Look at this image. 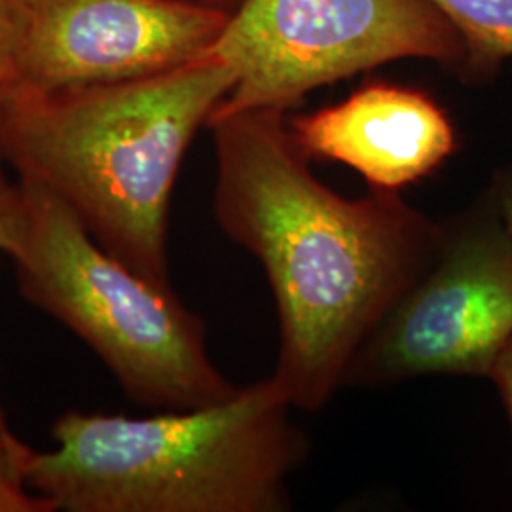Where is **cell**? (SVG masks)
Instances as JSON below:
<instances>
[{
    "instance_id": "6da1fadb",
    "label": "cell",
    "mask_w": 512,
    "mask_h": 512,
    "mask_svg": "<svg viewBox=\"0 0 512 512\" xmlns=\"http://www.w3.org/2000/svg\"><path fill=\"white\" fill-rule=\"evenodd\" d=\"M215 219L264 268L279 348L270 374L294 410L315 414L344 387L355 353L437 249L440 220L401 192L344 198L321 183L281 110L209 120Z\"/></svg>"
},
{
    "instance_id": "277c9868",
    "label": "cell",
    "mask_w": 512,
    "mask_h": 512,
    "mask_svg": "<svg viewBox=\"0 0 512 512\" xmlns=\"http://www.w3.org/2000/svg\"><path fill=\"white\" fill-rule=\"evenodd\" d=\"M19 188L23 211L8 255L21 293L80 336L131 401L190 410L238 391L209 359L202 317L171 285L110 255L48 190Z\"/></svg>"
},
{
    "instance_id": "ba28073f",
    "label": "cell",
    "mask_w": 512,
    "mask_h": 512,
    "mask_svg": "<svg viewBox=\"0 0 512 512\" xmlns=\"http://www.w3.org/2000/svg\"><path fill=\"white\" fill-rule=\"evenodd\" d=\"M287 124L310 160L348 165L370 188L387 192L427 179L458 147L452 120L431 95L389 82L363 84L344 101Z\"/></svg>"
},
{
    "instance_id": "9a60e30c",
    "label": "cell",
    "mask_w": 512,
    "mask_h": 512,
    "mask_svg": "<svg viewBox=\"0 0 512 512\" xmlns=\"http://www.w3.org/2000/svg\"><path fill=\"white\" fill-rule=\"evenodd\" d=\"M52 503H25L0 495V512H54Z\"/></svg>"
},
{
    "instance_id": "5bb4252c",
    "label": "cell",
    "mask_w": 512,
    "mask_h": 512,
    "mask_svg": "<svg viewBox=\"0 0 512 512\" xmlns=\"http://www.w3.org/2000/svg\"><path fill=\"white\" fill-rule=\"evenodd\" d=\"M486 190L492 196L501 217L512 232V167H505V169L497 171Z\"/></svg>"
},
{
    "instance_id": "4fadbf2b",
    "label": "cell",
    "mask_w": 512,
    "mask_h": 512,
    "mask_svg": "<svg viewBox=\"0 0 512 512\" xmlns=\"http://www.w3.org/2000/svg\"><path fill=\"white\" fill-rule=\"evenodd\" d=\"M490 380L494 382L501 404L505 406L512 425V340L495 361L494 368L490 372Z\"/></svg>"
},
{
    "instance_id": "7c38bea8",
    "label": "cell",
    "mask_w": 512,
    "mask_h": 512,
    "mask_svg": "<svg viewBox=\"0 0 512 512\" xmlns=\"http://www.w3.org/2000/svg\"><path fill=\"white\" fill-rule=\"evenodd\" d=\"M23 200L18 184H10L0 177V251L8 253L12 247L21 222ZM2 414V410H0Z\"/></svg>"
},
{
    "instance_id": "9c48e42d",
    "label": "cell",
    "mask_w": 512,
    "mask_h": 512,
    "mask_svg": "<svg viewBox=\"0 0 512 512\" xmlns=\"http://www.w3.org/2000/svg\"><path fill=\"white\" fill-rule=\"evenodd\" d=\"M465 44V73L488 74L512 57V0H429Z\"/></svg>"
},
{
    "instance_id": "e0dca14e",
    "label": "cell",
    "mask_w": 512,
    "mask_h": 512,
    "mask_svg": "<svg viewBox=\"0 0 512 512\" xmlns=\"http://www.w3.org/2000/svg\"><path fill=\"white\" fill-rule=\"evenodd\" d=\"M0 177H2V175H0Z\"/></svg>"
},
{
    "instance_id": "5b68a950",
    "label": "cell",
    "mask_w": 512,
    "mask_h": 512,
    "mask_svg": "<svg viewBox=\"0 0 512 512\" xmlns=\"http://www.w3.org/2000/svg\"><path fill=\"white\" fill-rule=\"evenodd\" d=\"M211 54L236 74L211 118L287 112L317 88L399 59L465 67L463 40L429 0H243Z\"/></svg>"
},
{
    "instance_id": "7a4b0ae2",
    "label": "cell",
    "mask_w": 512,
    "mask_h": 512,
    "mask_svg": "<svg viewBox=\"0 0 512 512\" xmlns=\"http://www.w3.org/2000/svg\"><path fill=\"white\" fill-rule=\"evenodd\" d=\"M236 84L213 54L114 84L0 97V160L65 203L105 251L169 283V207L186 150Z\"/></svg>"
},
{
    "instance_id": "8fae6325",
    "label": "cell",
    "mask_w": 512,
    "mask_h": 512,
    "mask_svg": "<svg viewBox=\"0 0 512 512\" xmlns=\"http://www.w3.org/2000/svg\"><path fill=\"white\" fill-rule=\"evenodd\" d=\"M31 452L14 437L0 414V495L25 503H50L46 497L29 492L25 484V465Z\"/></svg>"
},
{
    "instance_id": "2e32d148",
    "label": "cell",
    "mask_w": 512,
    "mask_h": 512,
    "mask_svg": "<svg viewBox=\"0 0 512 512\" xmlns=\"http://www.w3.org/2000/svg\"><path fill=\"white\" fill-rule=\"evenodd\" d=\"M177 2L200 6V8H209V10H219V12H226V14H234L243 0H177Z\"/></svg>"
},
{
    "instance_id": "8992f818",
    "label": "cell",
    "mask_w": 512,
    "mask_h": 512,
    "mask_svg": "<svg viewBox=\"0 0 512 512\" xmlns=\"http://www.w3.org/2000/svg\"><path fill=\"white\" fill-rule=\"evenodd\" d=\"M512 340V232L488 190L440 219L437 249L355 353L344 387L490 378Z\"/></svg>"
},
{
    "instance_id": "30bf717a",
    "label": "cell",
    "mask_w": 512,
    "mask_h": 512,
    "mask_svg": "<svg viewBox=\"0 0 512 512\" xmlns=\"http://www.w3.org/2000/svg\"><path fill=\"white\" fill-rule=\"evenodd\" d=\"M33 0H0V97L21 84L19 61Z\"/></svg>"
},
{
    "instance_id": "52a82bcc",
    "label": "cell",
    "mask_w": 512,
    "mask_h": 512,
    "mask_svg": "<svg viewBox=\"0 0 512 512\" xmlns=\"http://www.w3.org/2000/svg\"><path fill=\"white\" fill-rule=\"evenodd\" d=\"M228 18L177 0H33L21 84L54 90L175 71L211 54Z\"/></svg>"
},
{
    "instance_id": "3957f363",
    "label": "cell",
    "mask_w": 512,
    "mask_h": 512,
    "mask_svg": "<svg viewBox=\"0 0 512 512\" xmlns=\"http://www.w3.org/2000/svg\"><path fill=\"white\" fill-rule=\"evenodd\" d=\"M293 406L258 380L226 401L148 418L67 412L31 452L29 492L67 512H283L310 454Z\"/></svg>"
}]
</instances>
